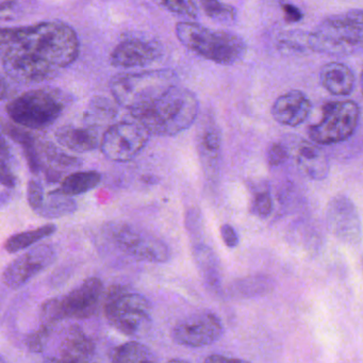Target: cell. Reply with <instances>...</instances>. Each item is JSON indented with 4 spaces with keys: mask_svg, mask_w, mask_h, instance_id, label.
<instances>
[{
    "mask_svg": "<svg viewBox=\"0 0 363 363\" xmlns=\"http://www.w3.org/2000/svg\"><path fill=\"white\" fill-rule=\"evenodd\" d=\"M79 50L77 33L60 21L0 27V61L8 76L22 84L52 79L75 62Z\"/></svg>",
    "mask_w": 363,
    "mask_h": 363,
    "instance_id": "6da1fadb",
    "label": "cell"
},
{
    "mask_svg": "<svg viewBox=\"0 0 363 363\" xmlns=\"http://www.w3.org/2000/svg\"><path fill=\"white\" fill-rule=\"evenodd\" d=\"M199 111L196 95L188 89L175 86L150 105L133 110L130 113L150 135L173 137L190 128Z\"/></svg>",
    "mask_w": 363,
    "mask_h": 363,
    "instance_id": "7a4b0ae2",
    "label": "cell"
},
{
    "mask_svg": "<svg viewBox=\"0 0 363 363\" xmlns=\"http://www.w3.org/2000/svg\"><path fill=\"white\" fill-rule=\"evenodd\" d=\"M176 35L182 45L218 65H235L244 58L247 50L245 42L239 35L207 28L196 23H178Z\"/></svg>",
    "mask_w": 363,
    "mask_h": 363,
    "instance_id": "3957f363",
    "label": "cell"
},
{
    "mask_svg": "<svg viewBox=\"0 0 363 363\" xmlns=\"http://www.w3.org/2000/svg\"><path fill=\"white\" fill-rule=\"evenodd\" d=\"M363 42V11L350 10L325 18L308 33L310 50L333 57H346L360 50Z\"/></svg>",
    "mask_w": 363,
    "mask_h": 363,
    "instance_id": "277c9868",
    "label": "cell"
},
{
    "mask_svg": "<svg viewBox=\"0 0 363 363\" xmlns=\"http://www.w3.org/2000/svg\"><path fill=\"white\" fill-rule=\"evenodd\" d=\"M177 76L171 69H155L139 73L121 74L112 79L114 101L129 111L145 107L177 86Z\"/></svg>",
    "mask_w": 363,
    "mask_h": 363,
    "instance_id": "5b68a950",
    "label": "cell"
},
{
    "mask_svg": "<svg viewBox=\"0 0 363 363\" xmlns=\"http://www.w3.org/2000/svg\"><path fill=\"white\" fill-rule=\"evenodd\" d=\"M69 101L61 91L40 89L23 93L10 101L6 110L18 126L43 129L58 120Z\"/></svg>",
    "mask_w": 363,
    "mask_h": 363,
    "instance_id": "8992f818",
    "label": "cell"
},
{
    "mask_svg": "<svg viewBox=\"0 0 363 363\" xmlns=\"http://www.w3.org/2000/svg\"><path fill=\"white\" fill-rule=\"evenodd\" d=\"M104 309L108 322L126 335H141L150 323V301L123 286H112L108 291Z\"/></svg>",
    "mask_w": 363,
    "mask_h": 363,
    "instance_id": "52a82bcc",
    "label": "cell"
},
{
    "mask_svg": "<svg viewBox=\"0 0 363 363\" xmlns=\"http://www.w3.org/2000/svg\"><path fill=\"white\" fill-rule=\"evenodd\" d=\"M360 118L356 101H331L323 109L322 120L309 128L310 140L316 145H331L346 141L354 135Z\"/></svg>",
    "mask_w": 363,
    "mask_h": 363,
    "instance_id": "ba28073f",
    "label": "cell"
},
{
    "mask_svg": "<svg viewBox=\"0 0 363 363\" xmlns=\"http://www.w3.org/2000/svg\"><path fill=\"white\" fill-rule=\"evenodd\" d=\"M109 235L121 250L138 260L163 263L171 258V250L162 240L130 225L112 224Z\"/></svg>",
    "mask_w": 363,
    "mask_h": 363,
    "instance_id": "9c48e42d",
    "label": "cell"
},
{
    "mask_svg": "<svg viewBox=\"0 0 363 363\" xmlns=\"http://www.w3.org/2000/svg\"><path fill=\"white\" fill-rule=\"evenodd\" d=\"M150 133L138 122H118L104 133L103 154L116 162H128L142 152L150 141Z\"/></svg>",
    "mask_w": 363,
    "mask_h": 363,
    "instance_id": "30bf717a",
    "label": "cell"
},
{
    "mask_svg": "<svg viewBox=\"0 0 363 363\" xmlns=\"http://www.w3.org/2000/svg\"><path fill=\"white\" fill-rule=\"evenodd\" d=\"M50 337L52 346H46L42 352L48 363H88L94 354V343L77 325L65 327Z\"/></svg>",
    "mask_w": 363,
    "mask_h": 363,
    "instance_id": "8fae6325",
    "label": "cell"
},
{
    "mask_svg": "<svg viewBox=\"0 0 363 363\" xmlns=\"http://www.w3.org/2000/svg\"><path fill=\"white\" fill-rule=\"evenodd\" d=\"M224 327L212 312H197L180 320L172 331L176 343L188 347H203L220 339Z\"/></svg>",
    "mask_w": 363,
    "mask_h": 363,
    "instance_id": "7c38bea8",
    "label": "cell"
},
{
    "mask_svg": "<svg viewBox=\"0 0 363 363\" xmlns=\"http://www.w3.org/2000/svg\"><path fill=\"white\" fill-rule=\"evenodd\" d=\"M55 260L56 252L52 246L48 244L35 246L8 265L3 274L4 284L12 290H18L48 269Z\"/></svg>",
    "mask_w": 363,
    "mask_h": 363,
    "instance_id": "4fadbf2b",
    "label": "cell"
},
{
    "mask_svg": "<svg viewBox=\"0 0 363 363\" xmlns=\"http://www.w3.org/2000/svg\"><path fill=\"white\" fill-rule=\"evenodd\" d=\"M104 295L99 278L90 277L63 296L57 297L61 318L86 320L96 313Z\"/></svg>",
    "mask_w": 363,
    "mask_h": 363,
    "instance_id": "5bb4252c",
    "label": "cell"
},
{
    "mask_svg": "<svg viewBox=\"0 0 363 363\" xmlns=\"http://www.w3.org/2000/svg\"><path fill=\"white\" fill-rule=\"evenodd\" d=\"M327 224L333 235L345 242L357 244L361 240V223L358 211L350 199L337 196L327 208Z\"/></svg>",
    "mask_w": 363,
    "mask_h": 363,
    "instance_id": "9a60e30c",
    "label": "cell"
},
{
    "mask_svg": "<svg viewBox=\"0 0 363 363\" xmlns=\"http://www.w3.org/2000/svg\"><path fill=\"white\" fill-rule=\"evenodd\" d=\"M162 48L158 43L141 39H129L118 44L110 57L113 67L123 69L144 67L158 60Z\"/></svg>",
    "mask_w": 363,
    "mask_h": 363,
    "instance_id": "2e32d148",
    "label": "cell"
},
{
    "mask_svg": "<svg viewBox=\"0 0 363 363\" xmlns=\"http://www.w3.org/2000/svg\"><path fill=\"white\" fill-rule=\"evenodd\" d=\"M311 109V101L307 95L301 91L292 90L276 99L271 112L274 120L279 124L296 127L307 120Z\"/></svg>",
    "mask_w": 363,
    "mask_h": 363,
    "instance_id": "e0dca14e",
    "label": "cell"
},
{
    "mask_svg": "<svg viewBox=\"0 0 363 363\" xmlns=\"http://www.w3.org/2000/svg\"><path fill=\"white\" fill-rule=\"evenodd\" d=\"M293 158L299 171L312 180H323L329 174V161L324 150L313 142L299 140L292 147Z\"/></svg>",
    "mask_w": 363,
    "mask_h": 363,
    "instance_id": "ac0fdd59",
    "label": "cell"
},
{
    "mask_svg": "<svg viewBox=\"0 0 363 363\" xmlns=\"http://www.w3.org/2000/svg\"><path fill=\"white\" fill-rule=\"evenodd\" d=\"M320 82L323 88L335 96L350 95L356 86L354 71L345 63L329 62L320 69Z\"/></svg>",
    "mask_w": 363,
    "mask_h": 363,
    "instance_id": "d6986e66",
    "label": "cell"
},
{
    "mask_svg": "<svg viewBox=\"0 0 363 363\" xmlns=\"http://www.w3.org/2000/svg\"><path fill=\"white\" fill-rule=\"evenodd\" d=\"M57 141L63 147L74 152H86L99 147V138L96 129L65 125L55 133Z\"/></svg>",
    "mask_w": 363,
    "mask_h": 363,
    "instance_id": "ffe728a7",
    "label": "cell"
},
{
    "mask_svg": "<svg viewBox=\"0 0 363 363\" xmlns=\"http://www.w3.org/2000/svg\"><path fill=\"white\" fill-rule=\"evenodd\" d=\"M220 129L216 123L207 120L199 127L197 135V147L201 162L206 169H213L218 167L220 156Z\"/></svg>",
    "mask_w": 363,
    "mask_h": 363,
    "instance_id": "44dd1931",
    "label": "cell"
},
{
    "mask_svg": "<svg viewBox=\"0 0 363 363\" xmlns=\"http://www.w3.org/2000/svg\"><path fill=\"white\" fill-rule=\"evenodd\" d=\"M118 116L116 104L106 96L97 95L89 101L84 114V126L97 129L108 124Z\"/></svg>",
    "mask_w": 363,
    "mask_h": 363,
    "instance_id": "7402d4cb",
    "label": "cell"
},
{
    "mask_svg": "<svg viewBox=\"0 0 363 363\" xmlns=\"http://www.w3.org/2000/svg\"><path fill=\"white\" fill-rule=\"evenodd\" d=\"M6 133L10 135L12 140L22 146L24 150L25 158L27 160L29 169L33 174H39L43 169L42 164L41 155L37 148L35 135H31L28 131L18 127L8 125L6 127Z\"/></svg>",
    "mask_w": 363,
    "mask_h": 363,
    "instance_id": "603a6c76",
    "label": "cell"
},
{
    "mask_svg": "<svg viewBox=\"0 0 363 363\" xmlns=\"http://www.w3.org/2000/svg\"><path fill=\"white\" fill-rule=\"evenodd\" d=\"M193 255L208 286L218 288L220 284V262L213 250L205 244H199L195 246Z\"/></svg>",
    "mask_w": 363,
    "mask_h": 363,
    "instance_id": "cb8c5ba5",
    "label": "cell"
},
{
    "mask_svg": "<svg viewBox=\"0 0 363 363\" xmlns=\"http://www.w3.org/2000/svg\"><path fill=\"white\" fill-rule=\"evenodd\" d=\"M77 210V203L71 197L59 190L52 191L44 199L43 205L37 212L44 218H60L73 214Z\"/></svg>",
    "mask_w": 363,
    "mask_h": 363,
    "instance_id": "d4e9b609",
    "label": "cell"
},
{
    "mask_svg": "<svg viewBox=\"0 0 363 363\" xmlns=\"http://www.w3.org/2000/svg\"><path fill=\"white\" fill-rule=\"evenodd\" d=\"M101 182V174L99 172H77L67 176L59 189L67 196H77L96 188Z\"/></svg>",
    "mask_w": 363,
    "mask_h": 363,
    "instance_id": "484cf974",
    "label": "cell"
},
{
    "mask_svg": "<svg viewBox=\"0 0 363 363\" xmlns=\"http://www.w3.org/2000/svg\"><path fill=\"white\" fill-rule=\"evenodd\" d=\"M57 231V226L55 224L44 225L33 230L23 231V233H16L11 235L7 241L5 242V250L10 254L21 252L30 247L33 244L42 241L45 238L50 237Z\"/></svg>",
    "mask_w": 363,
    "mask_h": 363,
    "instance_id": "4316f807",
    "label": "cell"
},
{
    "mask_svg": "<svg viewBox=\"0 0 363 363\" xmlns=\"http://www.w3.org/2000/svg\"><path fill=\"white\" fill-rule=\"evenodd\" d=\"M112 363H157L152 350L137 341L127 342L114 350Z\"/></svg>",
    "mask_w": 363,
    "mask_h": 363,
    "instance_id": "83f0119b",
    "label": "cell"
},
{
    "mask_svg": "<svg viewBox=\"0 0 363 363\" xmlns=\"http://www.w3.org/2000/svg\"><path fill=\"white\" fill-rule=\"evenodd\" d=\"M201 5L206 16L216 22L230 23L237 18L235 8L227 5V4L214 1V0H207V1H201Z\"/></svg>",
    "mask_w": 363,
    "mask_h": 363,
    "instance_id": "f1b7e54d",
    "label": "cell"
},
{
    "mask_svg": "<svg viewBox=\"0 0 363 363\" xmlns=\"http://www.w3.org/2000/svg\"><path fill=\"white\" fill-rule=\"evenodd\" d=\"M42 150H43L44 156L46 157L48 161H50V163L56 165V167H63V169H74V167L82 165V161L79 159L69 156V155L55 147L52 144H46V145L42 146Z\"/></svg>",
    "mask_w": 363,
    "mask_h": 363,
    "instance_id": "f546056e",
    "label": "cell"
},
{
    "mask_svg": "<svg viewBox=\"0 0 363 363\" xmlns=\"http://www.w3.org/2000/svg\"><path fill=\"white\" fill-rule=\"evenodd\" d=\"M308 33L297 35L296 31L286 33L282 39L278 41V46L281 52L290 54H303L305 50H309L307 44Z\"/></svg>",
    "mask_w": 363,
    "mask_h": 363,
    "instance_id": "4dcf8cb0",
    "label": "cell"
},
{
    "mask_svg": "<svg viewBox=\"0 0 363 363\" xmlns=\"http://www.w3.org/2000/svg\"><path fill=\"white\" fill-rule=\"evenodd\" d=\"M250 211L260 218H267L271 216L273 211V201L267 189L255 192Z\"/></svg>",
    "mask_w": 363,
    "mask_h": 363,
    "instance_id": "1f68e13d",
    "label": "cell"
},
{
    "mask_svg": "<svg viewBox=\"0 0 363 363\" xmlns=\"http://www.w3.org/2000/svg\"><path fill=\"white\" fill-rule=\"evenodd\" d=\"M160 5L169 12L179 14V16H186L191 18H197L199 16V8L196 4L189 0H175V1L167 0L160 3Z\"/></svg>",
    "mask_w": 363,
    "mask_h": 363,
    "instance_id": "d6a6232c",
    "label": "cell"
},
{
    "mask_svg": "<svg viewBox=\"0 0 363 363\" xmlns=\"http://www.w3.org/2000/svg\"><path fill=\"white\" fill-rule=\"evenodd\" d=\"M52 331L54 330L40 327L39 330L33 331V333L27 335V347L30 352H35V354H42L45 350L46 344H48Z\"/></svg>",
    "mask_w": 363,
    "mask_h": 363,
    "instance_id": "836d02e7",
    "label": "cell"
},
{
    "mask_svg": "<svg viewBox=\"0 0 363 363\" xmlns=\"http://www.w3.org/2000/svg\"><path fill=\"white\" fill-rule=\"evenodd\" d=\"M44 199H45V195H44L43 186L38 180L31 179L27 189V201L35 213L43 205Z\"/></svg>",
    "mask_w": 363,
    "mask_h": 363,
    "instance_id": "e575fe53",
    "label": "cell"
},
{
    "mask_svg": "<svg viewBox=\"0 0 363 363\" xmlns=\"http://www.w3.org/2000/svg\"><path fill=\"white\" fill-rule=\"evenodd\" d=\"M289 154L290 152H289L288 147L284 144H272L269 150H267V162L272 167H279V165L284 164L286 162V159L289 158Z\"/></svg>",
    "mask_w": 363,
    "mask_h": 363,
    "instance_id": "d590c367",
    "label": "cell"
},
{
    "mask_svg": "<svg viewBox=\"0 0 363 363\" xmlns=\"http://www.w3.org/2000/svg\"><path fill=\"white\" fill-rule=\"evenodd\" d=\"M23 11L22 4L18 1H0V20L13 21Z\"/></svg>",
    "mask_w": 363,
    "mask_h": 363,
    "instance_id": "8d00e7d4",
    "label": "cell"
},
{
    "mask_svg": "<svg viewBox=\"0 0 363 363\" xmlns=\"http://www.w3.org/2000/svg\"><path fill=\"white\" fill-rule=\"evenodd\" d=\"M0 184L8 189L16 186V177L6 160L0 158Z\"/></svg>",
    "mask_w": 363,
    "mask_h": 363,
    "instance_id": "74e56055",
    "label": "cell"
},
{
    "mask_svg": "<svg viewBox=\"0 0 363 363\" xmlns=\"http://www.w3.org/2000/svg\"><path fill=\"white\" fill-rule=\"evenodd\" d=\"M220 235H222L225 245L228 246L229 248H235L239 245V237H238L237 231L231 225H223L220 227Z\"/></svg>",
    "mask_w": 363,
    "mask_h": 363,
    "instance_id": "f35d334b",
    "label": "cell"
},
{
    "mask_svg": "<svg viewBox=\"0 0 363 363\" xmlns=\"http://www.w3.org/2000/svg\"><path fill=\"white\" fill-rule=\"evenodd\" d=\"M282 11H284V18L288 23H298L303 20V12L292 4H282Z\"/></svg>",
    "mask_w": 363,
    "mask_h": 363,
    "instance_id": "ab89813d",
    "label": "cell"
},
{
    "mask_svg": "<svg viewBox=\"0 0 363 363\" xmlns=\"http://www.w3.org/2000/svg\"><path fill=\"white\" fill-rule=\"evenodd\" d=\"M203 363H250L248 361L242 360V359L229 358V357L222 356V354H211L206 358Z\"/></svg>",
    "mask_w": 363,
    "mask_h": 363,
    "instance_id": "60d3db41",
    "label": "cell"
},
{
    "mask_svg": "<svg viewBox=\"0 0 363 363\" xmlns=\"http://www.w3.org/2000/svg\"><path fill=\"white\" fill-rule=\"evenodd\" d=\"M0 158L4 159V160L10 158L9 147H8L7 142H6L1 133H0Z\"/></svg>",
    "mask_w": 363,
    "mask_h": 363,
    "instance_id": "b9f144b4",
    "label": "cell"
},
{
    "mask_svg": "<svg viewBox=\"0 0 363 363\" xmlns=\"http://www.w3.org/2000/svg\"><path fill=\"white\" fill-rule=\"evenodd\" d=\"M8 96V86L5 79L0 76V101H4Z\"/></svg>",
    "mask_w": 363,
    "mask_h": 363,
    "instance_id": "7bdbcfd3",
    "label": "cell"
},
{
    "mask_svg": "<svg viewBox=\"0 0 363 363\" xmlns=\"http://www.w3.org/2000/svg\"><path fill=\"white\" fill-rule=\"evenodd\" d=\"M11 193L6 192V191L0 192V208L8 205V203H10V201H11Z\"/></svg>",
    "mask_w": 363,
    "mask_h": 363,
    "instance_id": "ee69618b",
    "label": "cell"
},
{
    "mask_svg": "<svg viewBox=\"0 0 363 363\" xmlns=\"http://www.w3.org/2000/svg\"><path fill=\"white\" fill-rule=\"evenodd\" d=\"M165 363H190L188 361L182 360V359H172V360L167 361Z\"/></svg>",
    "mask_w": 363,
    "mask_h": 363,
    "instance_id": "f6af8a7d",
    "label": "cell"
},
{
    "mask_svg": "<svg viewBox=\"0 0 363 363\" xmlns=\"http://www.w3.org/2000/svg\"><path fill=\"white\" fill-rule=\"evenodd\" d=\"M0 363H7L6 362L5 359H4L1 356H0Z\"/></svg>",
    "mask_w": 363,
    "mask_h": 363,
    "instance_id": "bcb514c9",
    "label": "cell"
}]
</instances>
